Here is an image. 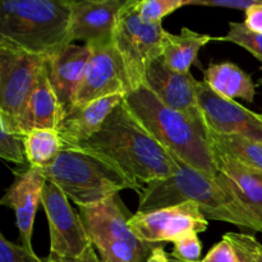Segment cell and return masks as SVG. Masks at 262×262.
Returning a JSON list of instances; mask_svg holds the SVG:
<instances>
[{"instance_id":"cell-1","label":"cell","mask_w":262,"mask_h":262,"mask_svg":"<svg viewBox=\"0 0 262 262\" xmlns=\"http://www.w3.org/2000/svg\"><path fill=\"white\" fill-rule=\"evenodd\" d=\"M174 159L179 165L178 173L143 184L138 194L137 212H150L193 202L207 220L225 222L242 230L262 233V224L257 217L233 193L220 174L212 178Z\"/></svg>"},{"instance_id":"cell-2","label":"cell","mask_w":262,"mask_h":262,"mask_svg":"<svg viewBox=\"0 0 262 262\" xmlns=\"http://www.w3.org/2000/svg\"><path fill=\"white\" fill-rule=\"evenodd\" d=\"M78 148L105 156L141 184L169 178L179 170L174 156L141 124L124 101Z\"/></svg>"},{"instance_id":"cell-3","label":"cell","mask_w":262,"mask_h":262,"mask_svg":"<svg viewBox=\"0 0 262 262\" xmlns=\"http://www.w3.org/2000/svg\"><path fill=\"white\" fill-rule=\"evenodd\" d=\"M125 105L169 154L209 177L217 176L206 123L164 104L146 86L125 96Z\"/></svg>"},{"instance_id":"cell-4","label":"cell","mask_w":262,"mask_h":262,"mask_svg":"<svg viewBox=\"0 0 262 262\" xmlns=\"http://www.w3.org/2000/svg\"><path fill=\"white\" fill-rule=\"evenodd\" d=\"M71 0H3L0 37L35 55L51 58L68 45Z\"/></svg>"},{"instance_id":"cell-5","label":"cell","mask_w":262,"mask_h":262,"mask_svg":"<svg viewBox=\"0 0 262 262\" xmlns=\"http://www.w3.org/2000/svg\"><path fill=\"white\" fill-rule=\"evenodd\" d=\"M38 171L77 206L97 204L124 189L140 194L143 188L112 160L84 148H64L54 164Z\"/></svg>"},{"instance_id":"cell-6","label":"cell","mask_w":262,"mask_h":262,"mask_svg":"<svg viewBox=\"0 0 262 262\" xmlns=\"http://www.w3.org/2000/svg\"><path fill=\"white\" fill-rule=\"evenodd\" d=\"M137 0H127L118 15L113 43L129 76L133 90L145 86L146 69L163 55L165 30L161 23H147L137 10Z\"/></svg>"},{"instance_id":"cell-7","label":"cell","mask_w":262,"mask_h":262,"mask_svg":"<svg viewBox=\"0 0 262 262\" xmlns=\"http://www.w3.org/2000/svg\"><path fill=\"white\" fill-rule=\"evenodd\" d=\"M46 59L0 37V123L9 132L18 133V119Z\"/></svg>"},{"instance_id":"cell-8","label":"cell","mask_w":262,"mask_h":262,"mask_svg":"<svg viewBox=\"0 0 262 262\" xmlns=\"http://www.w3.org/2000/svg\"><path fill=\"white\" fill-rule=\"evenodd\" d=\"M50 234V255L77 258L91 245L79 212L72 207L67 194L53 182L46 181L41 197Z\"/></svg>"},{"instance_id":"cell-9","label":"cell","mask_w":262,"mask_h":262,"mask_svg":"<svg viewBox=\"0 0 262 262\" xmlns=\"http://www.w3.org/2000/svg\"><path fill=\"white\" fill-rule=\"evenodd\" d=\"M129 227L138 239L159 245L176 242L189 233L206 232L209 220L193 202L164 207L150 212H136Z\"/></svg>"},{"instance_id":"cell-10","label":"cell","mask_w":262,"mask_h":262,"mask_svg":"<svg viewBox=\"0 0 262 262\" xmlns=\"http://www.w3.org/2000/svg\"><path fill=\"white\" fill-rule=\"evenodd\" d=\"M133 86L114 43L92 48L74 105H83L113 95L127 96Z\"/></svg>"},{"instance_id":"cell-11","label":"cell","mask_w":262,"mask_h":262,"mask_svg":"<svg viewBox=\"0 0 262 262\" xmlns=\"http://www.w3.org/2000/svg\"><path fill=\"white\" fill-rule=\"evenodd\" d=\"M197 100L207 128L223 135H239L262 143L260 114L225 99L210 89L205 81H197Z\"/></svg>"},{"instance_id":"cell-12","label":"cell","mask_w":262,"mask_h":262,"mask_svg":"<svg viewBox=\"0 0 262 262\" xmlns=\"http://www.w3.org/2000/svg\"><path fill=\"white\" fill-rule=\"evenodd\" d=\"M127 0H71L69 37L91 48L109 45L114 37L118 15Z\"/></svg>"},{"instance_id":"cell-13","label":"cell","mask_w":262,"mask_h":262,"mask_svg":"<svg viewBox=\"0 0 262 262\" xmlns=\"http://www.w3.org/2000/svg\"><path fill=\"white\" fill-rule=\"evenodd\" d=\"M145 86L171 109L178 110L197 122L206 123L197 100V79L191 73L174 72L160 56L147 66Z\"/></svg>"},{"instance_id":"cell-14","label":"cell","mask_w":262,"mask_h":262,"mask_svg":"<svg viewBox=\"0 0 262 262\" xmlns=\"http://www.w3.org/2000/svg\"><path fill=\"white\" fill-rule=\"evenodd\" d=\"M78 212L91 242L96 239L122 241L136 247L154 245L138 239L132 232L129 220L133 214L127 209L119 193L97 204L78 206Z\"/></svg>"},{"instance_id":"cell-15","label":"cell","mask_w":262,"mask_h":262,"mask_svg":"<svg viewBox=\"0 0 262 262\" xmlns=\"http://www.w3.org/2000/svg\"><path fill=\"white\" fill-rule=\"evenodd\" d=\"M46 179L38 169L27 168L15 171V179L7 189L0 204L12 209L15 214V224L19 232L20 245L28 251L32 248V233L36 212L41 204Z\"/></svg>"},{"instance_id":"cell-16","label":"cell","mask_w":262,"mask_h":262,"mask_svg":"<svg viewBox=\"0 0 262 262\" xmlns=\"http://www.w3.org/2000/svg\"><path fill=\"white\" fill-rule=\"evenodd\" d=\"M91 54V46L71 43L59 54L48 58L49 79L60 105L61 117L76 104L77 92Z\"/></svg>"},{"instance_id":"cell-17","label":"cell","mask_w":262,"mask_h":262,"mask_svg":"<svg viewBox=\"0 0 262 262\" xmlns=\"http://www.w3.org/2000/svg\"><path fill=\"white\" fill-rule=\"evenodd\" d=\"M124 99V95H113L83 105H74L61 117L56 128L64 148H78L99 132L110 113Z\"/></svg>"},{"instance_id":"cell-18","label":"cell","mask_w":262,"mask_h":262,"mask_svg":"<svg viewBox=\"0 0 262 262\" xmlns=\"http://www.w3.org/2000/svg\"><path fill=\"white\" fill-rule=\"evenodd\" d=\"M60 119L61 109L49 79L46 59L18 119V133L27 136L36 129L56 130Z\"/></svg>"},{"instance_id":"cell-19","label":"cell","mask_w":262,"mask_h":262,"mask_svg":"<svg viewBox=\"0 0 262 262\" xmlns=\"http://www.w3.org/2000/svg\"><path fill=\"white\" fill-rule=\"evenodd\" d=\"M212 155L225 184L262 224V171L238 163L216 148H212Z\"/></svg>"},{"instance_id":"cell-20","label":"cell","mask_w":262,"mask_h":262,"mask_svg":"<svg viewBox=\"0 0 262 262\" xmlns=\"http://www.w3.org/2000/svg\"><path fill=\"white\" fill-rule=\"evenodd\" d=\"M211 41H219V37L201 35L187 27L182 28L179 35L165 31L161 58L174 72L188 74L192 64L197 63L200 50Z\"/></svg>"},{"instance_id":"cell-21","label":"cell","mask_w":262,"mask_h":262,"mask_svg":"<svg viewBox=\"0 0 262 262\" xmlns=\"http://www.w3.org/2000/svg\"><path fill=\"white\" fill-rule=\"evenodd\" d=\"M204 81L217 95L229 100L242 99L247 102L255 101L256 84L251 76L237 64L211 63L204 71Z\"/></svg>"},{"instance_id":"cell-22","label":"cell","mask_w":262,"mask_h":262,"mask_svg":"<svg viewBox=\"0 0 262 262\" xmlns=\"http://www.w3.org/2000/svg\"><path fill=\"white\" fill-rule=\"evenodd\" d=\"M212 148L222 151L238 163L262 171V143L239 135H223L209 129Z\"/></svg>"},{"instance_id":"cell-23","label":"cell","mask_w":262,"mask_h":262,"mask_svg":"<svg viewBox=\"0 0 262 262\" xmlns=\"http://www.w3.org/2000/svg\"><path fill=\"white\" fill-rule=\"evenodd\" d=\"M63 148L55 129H36L26 136V156L31 168L40 169L54 164Z\"/></svg>"},{"instance_id":"cell-24","label":"cell","mask_w":262,"mask_h":262,"mask_svg":"<svg viewBox=\"0 0 262 262\" xmlns=\"http://www.w3.org/2000/svg\"><path fill=\"white\" fill-rule=\"evenodd\" d=\"M100 262H147L151 252L158 245L136 247L122 241L96 239L91 242Z\"/></svg>"},{"instance_id":"cell-25","label":"cell","mask_w":262,"mask_h":262,"mask_svg":"<svg viewBox=\"0 0 262 262\" xmlns=\"http://www.w3.org/2000/svg\"><path fill=\"white\" fill-rule=\"evenodd\" d=\"M219 41H228V42L242 46L243 49L250 51L256 59H258L262 64V33L251 31L245 25V22H230L229 31L224 37H219Z\"/></svg>"},{"instance_id":"cell-26","label":"cell","mask_w":262,"mask_h":262,"mask_svg":"<svg viewBox=\"0 0 262 262\" xmlns=\"http://www.w3.org/2000/svg\"><path fill=\"white\" fill-rule=\"evenodd\" d=\"M234 250L238 262H262V243L247 233L228 232L223 235Z\"/></svg>"},{"instance_id":"cell-27","label":"cell","mask_w":262,"mask_h":262,"mask_svg":"<svg viewBox=\"0 0 262 262\" xmlns=\"http://www.w3.org/2000/svg\"><path fill=\"white\" fill-rule=\"evenodd\" d=\"M0 156L9 163L23 166L27 164L26 156V136L9 132L0 123Z\"/></svg>"},{"instance_id":"cell-28","label":"cell","mask_w":262,"mask_h":262,"mask_svg":"<svg viewBox=\"0 0 262 262\" xmlns=\"http://www.w3.org/2000/svg\"><path fill=\"white\" fill-rule=\"evenodd\" d=\"M136 5L138 14L145 22L161 23L164 17L189 5V0H137Z\"/></svg>"},{"instance_id":"cell-29","label":"cell","mask_w":262,"mask_h":262,"mask_svg":"<svg viewBox=\"0 0 262 262\" xmlns=\"http://www.w3.org/2000/svg\"><path fill=\"white\" fill-rule=\"evenodd\" d=\"M0 262H53V258L50 256L46 258L38 257L33 251L10 242L0 233Z\"/></svg>"},{"instance_id":"cell-30","label":"cell","mask_w":262,"mask_h":262,"mask_svg":"<svg viewBox=\"0 0 262 262\" xmlns=\"http://www.w3.org/2000/svg\"><path fill=\"white\" fill-rule=\"evenodd\" d=\"M202 243L197 233H189L174 242V250L170 257L182 262H200Z\"/></svg>"},{"instance_id":"cell-31","label":"cell","mask_w":262,"mask_h":262,"mask_svg":"<svg viewBox=\"0 0 262 262\" xmlns=\"http://www.w3.org/2000/svg\"><path fill=\"white\" fill-rule=\"evenodd\" d=\"M201 262H238V258L230 243L222 239L209 251Z\"/></svg>"},{"instance_id":"cell-32","label":"cell","mask_w":262,"mask_h":262,"mask_svg":"<svg viewBox=\"0 0 262 262\" xmlns=\"http://www.w3.org/2000/svg\"><path fill=\"white\" fill-rule=\"evenodd\" d=\"M245 25L253 32L262 33V0L246 12Z\"/></svg>"},{"instance_id":"cell-33","label":"cell","mask_w":262,"mask_h":262,"mask_svg":"<svg viewBox=\"0 0 262 262\" xmlns=\"http://www.w3.org/2000/svg\"><path fill=\"white\" fill-rule=\"evenodd\" d=\"M50 257L53 258V262H100L99 257H97L96 251H95V248L92 247V246H90L86 250V252L77 258H60L51 255Z\"/></svg>"},{"instance_id":"cell-34","label":"cell","mask_w":262,"mask_h":262,"mask_svg":"<svg viewBox=\"0 0 262 262\" xmlns=\"http://www.w3.org/2000/svg\"><path fill=\"white\" fill-rule=\"evenodd\" d=\"M147 262H170V257L161 246H156L154 251L151 252L150 257L147 258Z\"/></svg>"},{"instance_id":"cell-35","label":"cell","mask_w":262,"mask_h":262,"mask_svg":"<svg viewBox=\"0 0 262 262\" xmlns=\"http://www.w3.org/2000/svg\"><path fill=\"white\" fill-rule=\"evenodd\" d=\"M170 262H182V261H178V260H174V258H171V257H170ZM200 262H201V261H200Z\"/></svg>"},{"instance_id":"cell-36","label":"cell","mask_w":262,"mask_h":262,"mask_svg":"<svg viewBox=\"0 0 262 262\" xmlns=\"http://www.w3.org/2000/svg\"><path fill=\"white\" fill-rule=\"evenodd\" d=\"M260 117H261V119H262V113H261V114H260Z\"/></svg>"},{"instance_id":"cell-37","label":"cell","mask_w":262,"mask_h":262,"mask_svg":"<svg viewBox=\"0 0 262 262\" xmlns=\"http://www.w3.org/2000/svg\"><path fill=\"white\" fill-rule=\"evenodd\" d=\"M260 82H261V84H262V78H261V79H260Z\"/></svg>"}]
</instances>
